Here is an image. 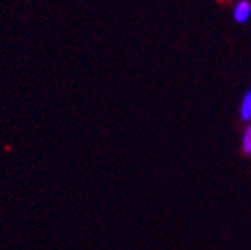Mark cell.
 <instances>
[{
  "instance_id": "obj_1",
  "label": "cell",
  "mask_w": 251,
  "mask_h": 250,
  "mask_svg": "<svg viewBox=\"0 0 251 250\" xmlns=\"http://www.w3.org/2000/svg\"><path fill=\"white\" fill-rule=\"evenodd\" d=\"M233 20L239 25H245L251 19V2L250 0H237L231 11Z\"/></svg>"
},
{
  "instance_id": "obj_2",
  "label": "cell",
  "mask_w": 251,
  "mask_h": 250,
  "mask_svg": "<svg viewBox=\"0 0 251 250\" xmlns=\"http://www.w3.org/2000/svg\"><path fill=\"white\" fill-rule=\"evenodd\" d=\"M239 117L244 123L251 121V86L244 92L239 105Z\"/></svg>"
},
{
  "instance_id": "obj_3",
  "label": "cell",
  "mask_w": 251,
  "mask_h": 250,
  "mask_svg": "<svg viewBox=\"0 0 251 250\" xmlns=\"http://www.w3.org/2000/svg\"><path fill=\"white\" fill-rule=\"evenodd\" d=\"M241 149L242 154L250 157L251 155V123L244 129L242 132V141H241Z\"/></svg>"
}]
</instances>
